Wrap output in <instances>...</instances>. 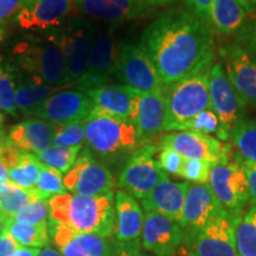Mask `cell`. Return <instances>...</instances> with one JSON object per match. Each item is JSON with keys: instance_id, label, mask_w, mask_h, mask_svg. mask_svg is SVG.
<instances>
[{"instance_id": "44", "label": "cell", "mask_w": 256, "mask_h": 256, "mask_svg": "<svg viewBox=\"0 0 256 256\" xmlns=\"http://www.w3.org/2000/svg\"><path fill=\"white\" fill-rule=\"evenodd\" d=\"M24 2L25 0H0V26L14 19Z\"/></svg>"}, {"instance_id": "25", "label": "cell", "mask_w": 256, "mask_h": 256, "mask_svg": "<svg viewBox=\"0 0 256 256\" xmlns=\"http://www.w3.org/2000/svg\"><path fill=\"white\" fill-rule=\"evenodd\" d=\"M144 220L145 214L138 200L122 190L115 192V240L122 244L138 242Z\"/></svg>"}, {"instance_id": "38", "label": "cell", "mask_w": 256, "mask_h": 256, "mask_svg": "<svg viewBox=\"0 0 256 256\" xmlns=\"http://www.w3.org/2000/svg\"><path fill=\"white\" fill-rule=\"evenodd\" d=\"M180 132H197L203 134H216L220 133V120L212 110H206L197 114L183 127Z\"/></svg>"}, {"instance_id": "35", "label": "cell", "mask_w": 256, "mask_h": 256, "mask_svg": "<svg viewBox=\"0 0 256 256\" xmlns=\"http://www.w3.org/2000/svg\"><path fill=\"white\" fill-rule=\"evenodd\" d=\"M52 145L66 147H83L86 146L84 121L72 122L66 124H57Z\"/></svg>"}, {"instance_id": "21", "label": "cell", "mask_w": 256, "mask_h": 256, "mask_svg": "<svg viewBox=\"0 0 256 256\" xmlns=\"http://www.w3.org/2000/svg\"><path fill=\"white\" fill-rule=\"evenodd\" d=\"M226 210L214 194L209 183L192 184L188 188L180 226L183 230L196 234Z\"/></svg>"}, {"instance_id": "23", "label": "cell", "mask_w": 256, "mask_h": 256, "mask_svg": "<svg viewBox=\"0 0 256 256\" xmlns=\"http://www.w3.org/2000/svg\"><path fill=\"white\" fill-rule=\"evenodd\" d=\"M188 182H172L168 177L162 179L147 196L142 200L145 212H154L180 224L186 197Z\"/></svg>"}, {"instance_id": "12", "label": "cell", "mask_w": 256, "mask_h": 256, "mask_svg": "<svg viewBox=\"0 0 256 256\" xmlns=\"http://www.w3.org/2000/svg\"><path fill=\"white\" fill-rule=\"evenodd\" d=\"M49 232L62 256H115L122 247L115 238L78 232L51 220Z\"/></svg>"}, {"instance_id": "41", "label": "cell", "mask_w": 256, "mask_h": 256, "mask_svg": "<svg viewBox=\"0 0 256 256\" xmlns=\"http://www.w3.org/2000/svg\"><path fill=\"white\" fill-rule=\"evenodd\" d=\"M235 44L256 60V17L246 22L241 30L235 34Z\"/></svg>"}, {"instance_id": "6", "label": "cell", "mask_w": 256, "mask_h": 256, "mask_svg": "<svg viewBox=\"0 0 256 256\" xmlns=\"http://www.w3.org/2000/svg\"><path fill=\"white\" fill-rule=\"evenodd\" d=\"M159 145L148 142L138 148L124 162L118 177V185L122 191L142 200L168 174L162 170L156 156Z\"/></svg>"}, {"instance_id": "8", "label": "cell", "mask_w": 256, "mask_h": 256, "mask_svg": "<svg viewBox=\"0 0 256 256\" xmlns=\"http://www.w3.org/2000/svg\"><path fill=\"white\" fill-rule=\"evenodd\" d=\"M209 92L211 110L220 120L218 139L228 140L236 126L244 120L246 104L226 76L222 63H214L210 70Z\"/></svg>"}, {"instance_id": "18", "label": "cell", "mask_w": 256, "mask_h": 256, "mask_svg": "<svg viewBox=\"0 0 256 256\" xmlns=\"http://www.w3.org/2000/svg\"><path fill=\"white\" fill-rule=\"evenodd\" d=\"M94 110L89 96L78 89H63L48 98L37 112L36 118L55 124L81 122Z\"/></svg>"}, {"instance_id": "48", "label": "cell", "mask_w": 256, "mask_h": 256, "mask_svg": "<svg viewBox=\"0 0 256 256\" xmlns=\"http://www.w3.org/2000/svg\"><path fill=\"white\" fill-rule=\"evenodd\" d=\"M10 176H8V168L0 159V190L5 186L6 184L10 183Z\"/></svg>"}, {"instance_id": "30", "label": "cell", "mask_w": 256, "mask_h": 256, "mask_svg": "<svg viewBox=\"0 0 256 256\" xmlns=\"http://www.w3.org/2000/svg\"><path fill=\"white\" fill-rule=\"evenodd\" d=\"M5 230L20 247L42 249L49 243V223L28 224L14 220H6Z\"/></svg>"}, {"instance_id": "39", "label": "cell", "mask_w": 256, "mask_h": 256, "mask_svg": "<svg viewBox=\"0 0 256 256\" xmlns=\"http://www.w3.org/2000/svg\"><path fill=\"white\" fill-rule=\"evenodd\" d=\"M214 165L203 160L185 159L179 177L186 179L192 184H206L209 183L211 168Z\"/></svg>"}, {"instance_id": "4", "label": "cell", "mask_w": 256, "mask_h": 256, "mask_svg": "<svg viewBox=\"0 0 256 256\" xmlns=\"http://www.w3.org/2000/svg\"><path fill=\"white\" fill-rule=\"evenodd\" d=\"M14 57L32 81L52 88L69 84L62 51L52 34L19 42L14 48Z\"/></svg>"}, {"instance_id": "9", "label": "cell", "mask_w": 256, "mask_h": 256, "mask_svg": "<svg viewBox=\"0 0 256 256\" xmlns=\"http://www.w3.org/2000/svg\"><path fill=\"white\" fill-rule=\"evenodd\" d=\"M63 184L70 194L95 197L113 192L116 180L110 168L84 147L72 168L64 174Z\"/></svg>"}, {"instance_id": "28", "label": "cell", "mask_w": 256, "mask_h": 256, "mask_svg": "<svg viewBox=\"0 0 256 256\" xmlns=\"http://www.w3.org/2000/svg\"><path fill=\"white\" fill-rule=\"evenodd\" d=\"M210 17L211 28L224 36H235L248 20L238 0H212Z\"/></svg>"}, {"instance_id": "37", "label": "cell", "mask_w": 256, "mask_h": 256, "mask_svg": "<svg viewBox=\"0 0 256 256\" xmlns=\"http://www.w3.org/2000/svg\"><path fill=\"white\" fill-rule=\"evenodd\" d=\"M16 78L14 74L0 66V110L17 116L18 110L14 100Z\"/></svg>"}, {"instance_id": "34", "label": "cell", "mask_w": 256, "mask_h": 256, "mask_svg": "<svg viewBox=\"0 0 256 256\" xmlns=\"http://www.w3.org/2000/svg\"><path fill=\"white\" fill-rule=\"evenodd\" d=\"M230 140L243 159L256 162V120L241 121L230 136Z\"/></svg>"}, {"instance_id": "2", "label": "cell", "mask_w": 256, "mask_h": 256, "mask_svg": "<svg viewBox=\"0 0 256 256\" xmlns=\"http://www.w3.org/2000/svg\"><path fill=\"white\" fill-rule=\"evenodd\" d=\"M50 220L78 232L115 235V194L83 197L66 192L49 200Z\"/></svg>"}, {"instance_id": "40", "label": "cell", "mask_w": 256, "mask_h": 256, "mask_svg": "<svg viewBox=\"0 0 256 256\" xmlns=\"http://www.w3.org/2000/svg\"><path fill=\"white\" fill-rule=\"evenodd\" d=\"M50 218L49 200H40L25 206L16 215L14 220L28 224H46Z\"/></svg>"}, {"instance_id": "42", "label": "cell", "mask_w": 256, "mask_h": 256, "mask_svg": "<svg viewBox=\"0 0 256 256\" xmlns=\"http://www.w3.org/2000/svg\"><path fill=\"white\" fill-rule=\"evenodd\" d=\"M160 147V146H159ZM159 166L168 174H174L179 177L182 168H183L184 158L177 152L166 147H160V151L156 156Z\"/></svg>"}, {"instance_id": "27", "label": "cell", "mask_w": 256, "mask_h": 256, "mask_svg": "<svg viewBox=\"0 0 256 256\" xmlns=\"http://www.w3.org/2000/svg\"><path fill=\"white\" fill-rule=\"evenodd\" d=\"M58 88L40 84L31 78H16L14 100L18 114L24 116H36L37 112Z\"/></svg>"}, {"instance_id": "24", "label": "cell", "mask_w": 256, "mask_h": 256, "mask_svg": "<svg viewBox=\"0 0 256 256\" xmlns=\"http://www.w3.org/2000/svg\"><path fill=\"white\" fill-rule=\"evenodd\" d=\"M56 127L57 124L46 120L30 118L10 128L8 139L19 151L37 154L52 145Z\"/></svg>"}, {"instance_id": "51", "label": "cell", "mask_w": 256, "mask_h": 256, "mask_svg": "<svg viewBox=\"0 0 256 256\" xmlns=\"http://www.w3.org/2000/svg\"><path fill=\"white\" fill-rule=\"evenodd\" d=\"M38 256H62V255H60V252L57 250V249L51 247V246H49V244H46V247H43L40 249Z\"/></svg>"}, {"instance_id": "15", "label": "cell", "mask_w": 256, "mask_h": 256, "mask_svg": "<svg viewBox=\"0 0 256 256\" xmlns=\"http://www.w3.org/2000/svg\"><path fill=\"white\" fill-rule=\"evenodd\" d=\"M74 8L84 17L110 23L150 18L156 12L147 0H74Z\"/></svg>"}, {"instance_id": "54", "label": "cell", "mask_w": 256, "mask_h": 256, "mask_svg": "<svg viewBox=\"0 0 256 256\" xmlns=\"http://www.w3.org/2000/svg\"><path fill=\"white\" fill-rule=\"evenodd\" d=\"M2 46H4V30H2V26H0V52H2Z\"/></svg>"}, {"instance_id": "45", "label": "cell", "mask_w": 256, "mask_h": 256, "mask_svg": "<svg viewBox=\"0 0 256 256\" xmlns=\"http://www.w3.org/2000/svg\"><path fill=\"white\" fill-rule=\"evenodd\" d=\"M242 166L247 176L250 202L252 206H256V162L242 158Z\"/></svg>"}, {"instance_id": "53", "label": "cell", "mask_w": 256, "mask_h": 256, "mask_svg": "<svg viewBox=\"0 0 256 256\" xmlns=\"http://www.w3.org/2000/svg\"><path fill=\"white\" fill-rule=\"evenodd\" d=\"M4 127H5V118L2 112L0 110V136H4Z\"/></svg>"}, {"instance_id": "14", "label": "cell", "mask_w": 256, "mask_h": 256, "mask_svg": "<svg viewBox=\"0 0 256 256\" xmlns=\"http://www.w3.org/2000/svg\"><path fill=\"white\" fill-rule=\"evenodd\" d=\"M159 146L174 150L185 159L203 160L211 165L230 159L229 145L203 133H168L162 138Z\"/></svg>"}, {"instance_id": "49", "label": "cell", "mask_w": 256, "mask_h": 256, "mask_svg": "<svg viewBox=\"0 0 256 256\" xmlns=\"http://www.w3.org/2000/svg\"><path fill=\"white\" fill-rule=\"evenodd\" d=\"M40 249L36 248H24L20 247L18 250H16L11 256H38Z\"/></svg>"}, {"instance_id": "47", "label": "cell", "mask_w": 256, "mask_h": 256, "mask_svg": "<svg viewBox=\"0 0 256 256\" xmlns=\"http://www.w3.org/2000/svg\"><path fill=\"white\" fill-rule=\"evenodd\" d=\"M115 256H142V252L140 250L139 241L122 244L119 252Z\"/></svg>"}, {"instance_id": "26", "label": "cell", "mask_w": 256, "mask_h": 256, "mask_svg": "<svg viewBox=\"0 0 256 256\" xmlns=\"http://www.w3.org/2000/svg\"><path fill=\"white\" fill-rule=\"evenodd\" d=\"M134 124L144 145L151 142L158 134L165 132L166 104L164 92H140Z\"/></svg>"}, {"instance_id": "7", "label": "cell", "mask_w": 256, "mask_h": 256, "mask_svg": "<svg viewBox=\"0 0 256 256\" xmlns=\"http://www.w3.org/2000/svg\"><path fill=\"white\" fill-rule=\"evenodd\" d=\"M209 185L220 206L232 216L242 215L244 206L250 202L247 176L240 154L214 165Z\"/></svg>"}, {"instance_id": "29", "label": "cell", "mask_w": 256, "mask_h": 256, "mask_svg": "<svg viewBox=\"0 0 256 256\" xmlns=\"http://www.w3.org/2000/svg\"><path fill=\"white\" fill-rule=\"evenodd\" d=\"M46 200L36 188H24L10 182L0 190V209L5 220H14L16 215L34 202Z\"/></svg>"}, {"instance_id": "13", "label": "cell", "mask_w": 256, "mask_h": 256, "mask_svg": "<svg viewBox=\"0 0 256 256\" xmlns=\"http://www.w3.org/2000/svg\"><path fill=\"white\" fill-rule=\"evenodd\" d=\"M95 30L92 25L82 23L69 25L52 34L62 51L69 84H75L87 70Z\"/></svg>"}, {"instance_id": "19", "label": "cell", "mask_w": 256, "mask_h": 256, "mask_svg": "<svg viewBox=\"0 0 256 256\" xmlns=\"http://www.w3.org/2000/svg\"><path fill=\"white\" fill-rule=\"evenodd\" d=\"M74 8V0H25L14 20L23 30L48 31L66 23Z\"/></svg>"}, {"instance_id": "33", "label": "cell", "mask_w": 256, "mask_h": 256, "mask_svg": "<svg viewBox=\"0 0 256 256\" xmlns=\"http://www.w3.org/2000/svg\"><path fill=\"white\" fill-rule=\"evenodd\" d=\"M83 147H66L58 145H51L43 151L38 152L37 159L42 164L55 168L62 174H66L72 165L75 164L76 159L82 151Z\"/></svg>"}, {"instance_id": "36", "label": "cell", "mask_w": 256, "mask_h": 256, "mask_svg": "<svg viewBox=\"0 0 256 256\" xmlns=\"http://www.w3.org/2000/svg\"><path fill=\"white\" fill-rule=\"evenodd\" d=\"M34 188L46 200H50L51 197L57 196V194H63L66 192V188L63 184L62 174L57 170L51 168L44 164Z\"/></svg>"}, {"instance_id": "22", "label": "cell", "mask_w": 256, "mask_h": 256, "mask_svg": "<svg viewBox=\"0 0 256 256\" xmlns=\"http://www.w3.org/2000/svg\"><path fill=\"white\" fill-rule=\"evenodd\" d=\"M140 92L124 84H108L89 89L86 94L92 101L94 110L113 116L136 121Z\"/></svg>"}, {"instance_id": "50", "label": "cell", "mask_w": 256, "mask_h": 256, "mask_svg": "<svg viewBox=\"0 0 256 256\" xmlns=\"http://www.w3.org/2000/svg\"><path fill=\"white\" fill-rule=\"evenodd\" d=\"M238 2L247 14H252L256 11V0H238Z\"/></svg>"}, {"instance_id": "11", "label": "cell", "mask_w": 256, "mask_h": 256, "mask_svg": "<svg viewBox=\"0 0 256 256\" xmlns=\"http://www.w3.org/2000/svg\"><path fill=\"white\" fill-rule=\"evenodd\" d=\"M119 49L120 44L118 43L113 28L95 30L87 70L74 84L76 89L86 92L89 89L108 84L114 76Z\"/></svg>"}, {"instance_id": "56", "label": "cell", "mask_w": 256, "mask_h": 256, "mask_svg": "<svg viewBox=\"0 0 256 256\" xmlns=\"http://www.w3.org/2000/svg\"><path fill=\"white\" fill-rule=\"evenodd\" d=\"M5 220V217H4V215H2V209H0V220Z\"/></svg>"}, {"instance_id": "20", "label": "cell", "mask_w": 256, "mask_h": 256, "mask_svg": "<svg viewBox=\"0 0 256 256\" xmlns=\"http://www.w3.org/2000/svg\"><path fill=\"white\" fill-rule=\"evenodd\" d=\"M144 250L156 256H172L184 238L180 224L154 212H145L142 232Z\"/></svg>"}, {"instance_id": "46", "label": "cell", "mask_w": 256, "mask_h": 256, "mask_svg": "<svg viewBox=\"0 0 256 256\" xmlns=\"http://www.w3.org/2000/svg\"><path fill=\"white\" fill-rule=\"evenodd\" d=\"M19 248H20V246L5 230L4 235L0 238V256H11Z\"/></svg>"}, {"instance_id": "55", "label": "cell", "mask_w": 256, "mask_h": 256, "mask_svg": "<svg viewBox=\"0 0 256 256\" xmlns=\"http://www.w3.org/2000/svg\"><path fill=\"white\" fill-rule=\"evenodd\" d=\"M5 222H6V220H0V238H2V236L4 235V232H5Z\"/></svg>"}, {"instance_id": "16", "label": "cell", "mask_w": 256, "mask_h": 256, "mask_svg": "<svg viewBox=\"0 0 256 256\" xmlns=\"http://www.w3.org/2000/svg\"><path fill=\"white\" fill-rule=\"evenodd\" d=\"M238 217L226 211L200 229L194 235V256H238L235 240Z\"/></svg>"}, {"instance_id": "1", "label": "cell", "mask_w": 256, "mask_h": 256, "mask_svg": "<svg viewBox=\"0 0 256 256\" xmlns=\"http://www.w3.org/2000/svg\"><path fill=\"white\" fill-rule=\"evenodd\" d=\"M140 46L165 86L211 66L215 58L212 28L180 8L159 14L144 31Z\"/></svg>"}, {"instance_id": "32", "label": "cell", "mask_w": 256, "mask_h": 256, "mask_svg": "<svg viewBox=\"0 0 256 256\" xmlns=\"http://www.w3.org/2000/svg\"><path fill=\"white\" fill-rule=\"evenodd\" d=\"M43 164L32 153L20 156L17 162L8 168L10 180L24 188H34L40 178Z\"/></svg>"}, {"instance_id": "52", "label": "cell", "mask_w": 256, "mask_h": 256, "mask_svg": "<svg viewBox=\"0 0 256 256\" xmlns=\"http://www.w3.org/2000/svg\"><path fill=\"white\" fill-rule=\"evenodd\" d=\"M150 2V5H152L153 8H158L160 6H168V5H172L174 2H177L178 0H147Z\"/></svg>"}, {"instance_id": "43", "label": "cell", "mask_w": 256, "mask_h": 256, "mask_svg": "<svg viewBox=\"0 0 256 256\" xmlns=\"http://www.w3.org/2000/svg\"><path fill=\"white\" fill-rule=\"evenodd\" d=\"M188 11L211 28V5L212 0H182Z\"/></svg>"}, {"instance_id": "17", "label": "cell", "mask_w": 256, "mask_h": 256, "mask_svg": "<svg viewBox=\"0 0 256 256\" xmlns=\"http://www.w3.org/2000/svg\"><path fill=\"white\" fill-rule=\"evenodd\" d=\"M220 56L226 76L243 102L256 107V60L235 43L220 48Z\"/></svg>"}, {"instance_id": "3", "label": "cell", "mask_w": 256, "mask_h": 256, "mask_svg": "<svg viewBox=\"0 0 256 256\" xmlns=\"http://www.w3.org/2000/svg\"><path fill=\"white\" fill-rule=\"evenodd\" d=\"M86 148L107 164L127 160L144 144L133 121L94 110L84 121Z\"/></svg>"}, {"instance_id": "10", "label": "cell", "mask_w": 256, "mask_h": 256, "mask_svg": "<svg viewBox=\"0 0 256 256\" xmlns=\"http://www.w3.org/2000/svg\"><path fill=\"white\" fill-rule=\"evenodd\" d=\"M114 76L122 84L142 92H162L165 84L140 44H121Z\"/></svg>"}, {"instance_id": "31", "label": "cell", "mask_w": 256, "mask_h": 256, "mask_svg": "<svg viewBox=\"0 0 256 256\" xmlns=\"http://www.w3.org/2000/svg\"><path fill=\"white\" fill-rule=\"evenodd\" d=\"M235 240L238 256H256V206L236 220Z\"/></svg>"}, {"instance_id": "5", "label": "cell", "mask_w": 256, "mask_h": 256, "mask_svg": "<svg viewBox=\"0 0 256 256\" xmlns=\"http://www.w3.org/2000/svg\"><path fill=\"white\" fill-rule=\"evenodd\" d=\"M211 66L188 78L165 86L164 98L166 104L165 132L178 130L200 112L210 110L209 78Z\"/></svg>"}]
</instances>
